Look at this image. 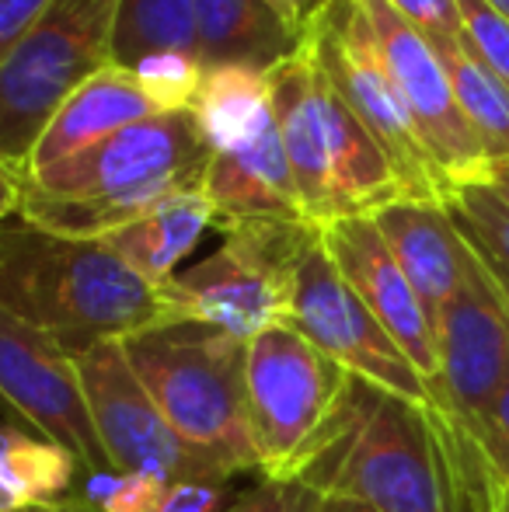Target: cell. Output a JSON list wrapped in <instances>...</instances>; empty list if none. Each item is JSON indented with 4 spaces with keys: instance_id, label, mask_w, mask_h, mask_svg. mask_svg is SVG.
I'll use <instances>...</instances> for the list:
<instances>
[{
    "instance_id": "cell-1",
    "label": "cell",
    "mask_w": 509,
    "mask_h": 512,
    "mask_svg": "<svg viewBox=\"0 0 509 512\" xmlns=\"http://www.w3.org/2000/svg\"><path fill=\"white\" fill-rule=\"evenodd\" d=\"M482 467L440 411L353 377L297 481L374 512H475Z\"/></svg>"
},
{
    "instance_id": "cell-2",
    "label": "cell",
    "mask_w": 509,
    "mask_h": 512,
    "mask_svg": "<svg viewBox=\"0 0 509 512\" xmlns=\"http://www.w3.org/2000/svg\"><path fill=\"white\" fill-rule=\"evenodd\" d=\"M206 161L210 147L192 112L150 115L53 168L21 175L18 216L49 234L105 241L171 192L203 189Z\"/></svg>"
},
{
    "instance_id": "cell-3",
    "label": "cell",
    "mask_w": 509,
    "mask_h": 512,
    "mask_svg": "<svg viewBox=\"0 0 509 512\" xmlns=\"http://www.w3.org/2000/svg\"><path fill=\"white\" fill-rule=\"evenodd\" d=\"M0 307L70 356L161 324V290L109 244L49 234L25 220L0 227Z\"/></svg>"
},
{
    "instance_id": "cell-4",
    "label": "cell",
    "mask_w": 509,
    "mask_h": 512,
    "mask_svg": "<svg viewBox=\"0 0 509 512\" xmlns=\"http://www.w3.org/2000/svg\"><path fill=\"white\" fill-rule=\"evenodd\" d=\"M269 95L300 203L318 230L412 199L381 143L328 84L307 46L272 70Z\"/></svg>"
},
{
    "instance_id": "cell-5",
    "label": "cell",
    "mask_w": 509,
    "mask_h": 512,
    "mask_svg": "<svg viewBox=\"0 0 509 512\" xmlns=\"http://www.w3.org/2000/svg\"><path fill=\"white\" fill-rule=\"evenodd\" d=\"M136 377L210 471H258L248 425V342L206 324L161 321L123 338Z\"/></svg>"
},
{
    "instance_id": "cell-6",
    "label": "cell",
    "mask_w": 509,
    "mask_h": 512,
    "mask_svg": "<svg viewBox=\"0 0 509 512\" xmlns=\"http://www.w3.org/2000/svg\"><path fill=\"white\" fill-rule=\"evenodd\" d=\"M311 223L258 220L224 230V244L161 286V321L206 324L238 342H255L290 314L300 258L318 244Z\"/></svg>"
},
{
    "instance_id": "cell-7",
    "label": "cell",
    "mask_w": 509,
    "mask_h": 512,
    "mask_svg": "<svg viewBox=\"0 0 509 512\" xmlns=\"http://www.w3.org/2000/svg\"><path fill=\"white\" fill-rule=\"evenodd\" d=\"M119 0H56L0 63V161L25 171L56 108L112 67Z\"/></svg>"
},
{
    "instance_id": "cell-8",
    "label": "cell",
    "mask_w": 509,
    "mask_h": 512,
    "mask_svg": "<svg viewBox=\"0 0 509 512\" xmlns=\"http://www.w3.org/2000/svg\"><path fill=\"white\" fill-rule=\"evenodd\" d=\"M349 380L353 373L290 324H276L248 342V425L262 478L297 481L304 474Z\"/></svg>"
},
{
    "instance_id": "cell-9",
    "label": "cell",
    "mask_w": 509,
    "mask_h": 512,
    "mask_svg": "<svg viewBox=\"0 0 509 512\" xmlns=\"http://www.w3.org/2000/svg\"><path fill=\"white\" fill-rule=\"evenodd\" d=\"M311 60L328 77L339 98L353 108L356 119L367 126V133L381 143V150L405 182L412 199H440V175L433 168L426 143L415 129L412 115L401 102L384 60L370 39V28L356 0L328 4L325 14L311 25L304 39Z\"/></svg>"
},
{
    "instance_id": "cell-10",
    "label": "cell",
    "mask_w": 509,
    "mask_h": 512,
    "mask_svg": "<svg viewBox=\"0 0 509 512\" xmlns=\"http://www.w3.org/2000/svg\"><path fill=\"white\" fill-rule=\"evenodd\" d=\"M436 356L433 408L478 450L509 373V300L475 251L461 290L436 314Z\"/></svg>"
},
{
    "instance_id": "cell-11",
    "label": "cell",
    "mask_w": 509,
    "mask_h": 512,
    "mask_svg": "<svg viewBox=\"0 0 509 512\" xmlns=\"http://www.w3.org/2000/svg\"><path fill=\"white\" fill-rule=\"evenodd\" d=\"M286 324L297 328L314 349L335 359L346 373L381 387V391L398 394V398L415 401V405L433 408L426 380L394 345L384 324L356 297L353 286L342 279L321 237L293 272Z\"/></svg>"
},
{
    "instance_id": "cell-12",
    "label": "cell",
    "mask_w": 509,
    "mask_h": 512,
    "mask_svg": "<svg viewBox=\"0 0 509 512\" xmlns=\"http://www.w3.org/2000/svg\"><path fill=\"white\" fill-rule=\"evenodd\" d=\"M98 443L116 471L154 474L161 481H227L203 464L168 425L164 411L136 377L123 342H98L74 356Z\"/></svg>"
},
{
    "instance_id": "cell-13",
    "label": "cell",
    "mask_w": 509,
    "mask_h": 512,
    "mask_svg": "<svg viewBox=\"0 0 509 512\" xmlns=\"http://www.w3.org/2000/svg\"><path fill=\"white\" fill-rule=\"evenodd\" d=\"M356 4L370 28L377 56L384 60L401 102L433 157L443 196L454 192L457 185L482 182L489 157H485L478 136L471 133L468 119L461 115V105H457L436 49L384 0H356Z\"/></svg>"
},
{
    "instance_id": "cell-14",
    "label": "cell",
    "mask_w": 509,
    "mask_h": 512,
    "mask_svg": "<svg viewBox=\"0 0 509 512\" xmlns=\"http://www.w3.org/2000/svg\"><path fill=\"white\" fill-rule=\"evenodd\" d=\"M0 398L39 436L60 443L81 460V471H109L91 422L77 363L39 328L0 307Z\"/></svg>"
},
{
    "instance_id": "cell-15",
    "label": "cell",
    "mask_w": 509,
    "mask_h": 512,
    "mask_svg": "<svg viewBox=\"0 0 509 512\" xmlns=\"http://www.w3.org/2000/svg\"><path fill=\"white\" fill-rule=\"evenodd\" d=\"M321 244H325L335 269L342 272V279L353 286L356 297L367 304L370 314L394 338V345L408 356V363L419 370L429 394H436V377H440L436 328L422 300L415 297L412 283L401 272V265L394 262L377 223L370 216L339 220L321 230Z\"/></svg>"
},
{
    "instance_id": "cell-16",
    "label": "cell",
    "mask_w": 509,
    "mask_h": 512,
    "mask_svg": "<svg viewBox=\"0 0 509 512\" xmlns=\"http://www.w3.org/2000/svg\"><path fill=\"white\" fill-rule=\"evenodd\" d=\"M203 196L210 199L213 227L220 234L258 220L311 223L304 213V203H300L290 161H286L276 115L258 129L252 140L227 150H213L210 161H206Z\"/></svg>"
},
{
    "instance_id": "cell-17",
    "label": "cell",
    "mask_w": 509,
    "mask_h": 512,
    "mask_svg": "<svg viewBox=\"0 0 509 512\" xmlns=\"http://www.w3.org/2000/svg\"><path fill=\"white\" fill-rule=\"evenodd\" d=\"M377 223L394 262L401 265L436 328V314L461 290L471 265V248L440 199H398L377 209Z\"/></svg>"
},
{
    "instance_id": "cell-18",
    "label": "cell",
    "mask_w": 509,
    "mask_h": 512,
    "mask_svg": "<svg viewBox=\"0 0 509 512\" xmlns=\"http://www.w3.org/2000/svg\"><path fill=\"white\" fill-rule=\"evenodd\" d=\"M150 115H161V112L136 88L129 70L123 67L98 70L91 81H84L67 102L56 108V115L46 122V129H42L39 143H35L21 175L53 168V164L67 161V157L116 136L119 129L150 119Z\"/></svg>"
},
{
    "instance_id": "cell-19",
    "label": "cell",
    "mask_w": 509,
    "mask_h": 512,
    "mask_svg": "<svg viewBox=\"0 0 509 512\" xmlns=\"http://www.w3.org/2000/svg\"><path fill=\"white\" fill-rule=\"evenodd\" d=\"M196 39L206 70L245 67L272 74L304 49V35L293 32L269 0H196Z\"/></svg>"
},
{
    "instance_id": "cell-20",
    "label": "cell",
    "mask_w": 509,
    "mask_h": 512,
    "mask_svg": "<svg viewBox=\"0 0 509 512\" xmlns=\"http://www.w3.org/2000/svg\"><path fill=\"white\" fill-rule=\"evenodd\" d=\"M206 230H213V206L203 189H182L164 196L140 220L105 237L112 251L150 286H168L182 272V262L196 251Z\"/></svg>"
},
{
    "instance_id": "cell-21",
    "label": "cell",
    "mask_w": 509,
    "mask_h": 512,
    "mask_svg": "<svg viewBox=\"0 0 509 512\" xmlns=\"http://www.w3.org/2000/svg\"><path fill=\"white\" fill-rule=\"evenodd\" d=\"M81 460L46 436L0 422V512L70 499Z\"/></svg>"
},
{
    "instance_id": "cell-22",
    "label": "cell",
    "mask_w": 509,
    "mask_h": 512,
    "mask_svg": "<svg viewBox=\"0 0 509 512\" xmlns=\"http://www.w3.org/2000/svg\"><path fill=\"white\" fill-rule=\"evenodd\" d=\"M192 119L203 133L206 147L227 150L252 140L272 119L269 74H255L245 67H213L206 70L199 95L192 102Z\"/></svg>"
},
{
    "instance_id": "cell-23",
    "label": "cell",
    "mask_w": 509,
    "mask_h": 512,
    "mask_svg": "<svg viewBox=\"0 0 509 512\" xmlns=\"http://www.w3.org/2000/svg\"><path fill=\"white\" fill-rule=\"evenodd\" d=\"M433 49L450 77L461 115L468 119L471 133L478 136L489 164L503 161L509 157V88L471 53L464 35L457 42H440Z\"/></svg>"
},
{
    "instance_id": "cell-24",
    "label": "cell",
    "mask_w": 509,
    "mask_h": 512,
    "mask_svg": "<svg viewBox=\"0 0 509 512\" xmlns=\"http://www.w3.org/2000/svg\"><path fill=\"white\" fill-rule=\"evenodd\" d=\"M154 53L199 56L196 0H119L112 67L129 70Z\"/></svg>"
},
{
    "instance_id": "cell-25",
    "label": "cell",
    "mask_w": 509,
    "mask_h": 512,
    "mask_svg": "<svg viewBox=\"0 0 509 512\" xmlns=\"http://www.w3.org/2000/svg\"><path fill=\"white\" fill-rule=\"evenodd\" d=\"M450 220L457 223L468 248L482 258L485 269L509 290V206L489 185H457L443 196Z\"/></svg>"
},
{
    "instance_id": "cell-26",
    "label": "cell",
    "mask_w": 509,
    "mask_h": 512,
    "mask_svg": "<svg viewBox=\"0 0 509 512\" xmlns=\"http://www.w3.org/2000/svg\"><path fill=\"white\" fill-rule=\"evenodd\" d=\"M129 74H133L136 88L147 95V102L161 115H168L189 112L199 95V84L206 77V67L192 53H154L133 63Z\"/></svg>"
},
{
    "instance_id": "cell-27",
    "label": "cell",
    "mask_w": 509,
    "mask_h": 512,
    "mask_svg": "<svg viewBox=\"0 0 509 512\" xmlns=\"http://www.w3.org/2000/svg\"><path fill=\"white\" fill-rule=\"evenodd\" d=\"M164 488L168 481L154 474L109 467V471H84V488L74 502L88 512H154Z\"/></svg>"
},
{
    "instance_id": "cell-28",
    "label": "cell",
    "mask_w": 509,
    "mask_h": 512,
    "mask_svg": "<svg viewBox=\"0 0 509 512\" xmlns=\"http://www.w3.org/2000/svg\"><path fill=\"white\" fill-rule=\"evenodd\" d=\"M468 49L509 88V21L485 0H457Z\"/></svg>"
},
{
    "instance_id": "cell-29",
    "label": "cell",
    "mask_w": 509,
    "mask_h": 512,
    "mask_svg": "<svg viewBox=\"0 0 509 512\" xmlns=\"http://www.w3.org/2000/svg\"><path fill=\"white\" fill-rule=\"evenodd\" d=\"M325 495L304 481H269L262 478L258 485L227 502L224 512H321Z\"/></svg>"
},
{
    "instance_id": "cell-30",
    "label": "cell",
    "mask_w": 509,
    "mask_h": 512,
    "mask_svg": "<svg viewBox=\"0 0 509 512\" xmlns=\"http://www.w3.org/2000/svg\"><path fill=\"white\" fill-rule=\"evenodd\" d=\"M384 4L391 7L394 14H401L429 46L457 42L464 35L457 0H384Z\"/></svg>"
},
{
    "instance_id": "cell-31",
    "label": "cell",
    "mask_w": 509,
    "mask_h": 512,
    "mask_svg": "<svg viewBox=\"0 0 509 512\" xmlns=\"http://www.w3.org/2000/svg\"><path fill=\"white\" fill-rule=\"evenodd\" d=\"M227 506V481H171L164 488L154 512H224Z\"/></svg>"
},
{
    "instance_id": "cell-32",
    "label": "cell",
    "mask_w": 509,
    "mask_h": 512,
    "mask_svg": "<svg viewBox=\"0 0 509 512\" xmlns=\"http://www.w3.org/2000/svg\"><path fill=\"white\" fill-rule=\"evenodd\" d=\"M478 453H482L485 467H489L496 478L509 481V373L506 384L499 391L496 405H492V415L485 422V432L478 439Z\"/></svg>"
},
{
    "instance_id": "cell-33",
    "label": "cell",
    "mask_w": 509,
    "mask_h": 512,
    "mask_svg": "<svg viewBox=\"0 0 509 512\" xmlns=\"http://www.w3.org/2000/svg\"><path fill=\"white\" fill-rule=\"evenodd\" d=\"M53 4L56 0H0V63Z\"/></svg>"
},
{
    "instance_id": "cell-34",
    "label": "cell",
    "mask_w": 509,
    "mask_h": 512,
    "mask_svg": "<svg viewBox=\"0 0 509 512\" xmlns=\"http://www.w3.org/2000/svg\"><path fill=\"white\" fill-rule=\"evenodd\" d=\"M272 7L279 11V18L286 21V25L293 28V32H300L307 39V32H311L314 21L325 14V0H269Z\"/></svg>"
},
{
    "instance_id": "cell-35",
    "label": "cell",
    "mask_w": 509,
    "mask_h": 512,
    "mask_svg": "<svg viewBox=\"0 0 509 512\" xmlns=\"http://www.w3.org/2000/svg\"><path fill=\"white\" fill-rule=\"evenodd\" d=\"M475 512H509V481L496 478L489 467H482L475 485Z\"/></svg>"
},
{
    "instance_id": "cell-36",
    "label": "cell",
    "mask_w": 509,
    "mask_h": 512,
    "mask_svg": "<svg viewBox=\"0 0 509 512\" xmlns=\"http://www.w3.org/2000/svg\"><path fill=\"white\" fill-rule=\"evenodd\" d=\"M21 206V171H14L7 161H0V227L11 216H18Z\"/></svg>"
},
{
    "instance_id": "cell-37",
    "label": "cell",
    "mask_w": 509,
    "mask_h": 512,
    "mask_svg": "<svg viewBox=\"0 0 509 512\" xmlns=\"http://www.w3.org/2000/svg\"><path fill=\"white\" fill-rule=\"evenodd\" d=\"M482 185H489V189L509 206V157H503V161H492L489 168H485Z\"/></svg>"
},
{
    "instance_id": "cell-38",
    "label": "cell",
    "mask_w": 509,
    "mask_h": 512,
    "mask_svg": "<svg viewBox=\"0 0 509 512\" xmlns=\"http://www.w3.org/2000/svg\"><path fill=\"white\" fill-rule=\"evenodd\" d=\"M321 512H374L370 506H363V502H353V499H335V495H325V506Z\"/></svg>"
},
{
    "instance_id": "cell-39",
    "label": "cell",
    "mask_w": 509,
    "mask_h": 512,
    "mask_svg": "<svg viewBox=\"0 0 509 512\" xmlns=\"http://www.w3.org/2000/svg\"><path fill=\"white\" fill-rule=\"evenodd\" d=\"M14 512H88V509L77 506L74 499H63V502H42V506H28V509H14Z\"/></svg>"
},
{
    "instance_id": "cell-40",
    "label": "cell",
    "mask_w": 509,
    "mask_h": 512,
    "mask_svg": "<svg viewBox=\"0 0 509 512\" xmlns=\"http://www.w3.org/2000/svg\"><path fill=\"white\" fill-rule=\"evenodd\" d=\"M485 4H489L492 11H496V14H503V18L509 21V0H485Z\"/></svg>"
},
{
    "instance_id": "cell-41",
    "label": "cell",
    "mask_w": 509,
    "mask_h": 512,
    "mask_svg": "<svg viewBox=\"0 0 509 512\" xmlns=\"http://www.w3.org/2000/svg\"><path fill=\"white\" fill-rule=\"evenodd\" d=\"M492 279H496V276H492ZM499 290H503V293H506V300H509V290H506V286H503V283H499Z\"/></svg>"
},
{
    "instance_id": "cell-42",
    "label": "cell",
    "mask_w": 509,
    "mask_h": 512,
    "mask_svg": "<svg viewBox=\"0 0 509 512\" xmlns=\"http://www.w3.org/2000/svg\"><path fill=\"white\" fill-rule=\"evenodd\" d=\"M325 4H339V0H325Z\"/></svg>"
}]
</instances>
